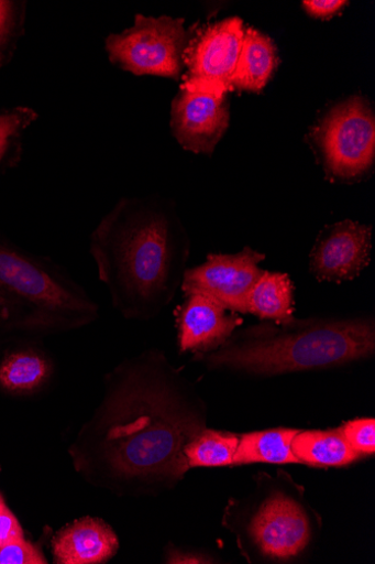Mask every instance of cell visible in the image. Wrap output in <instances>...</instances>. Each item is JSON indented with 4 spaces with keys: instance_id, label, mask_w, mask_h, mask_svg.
Wrapping results in <instances>:
<instances>
[{
    "instance_id": "1",
    "label": "cell",
    "mask_w": 375,
    "mask_h": 564,
    "mask_svg": "<svg viewBox=\"0 0 375 564\" xmlns=\"http://www.w3.org/2000/svg\"><path fill=\"white\" fill-rule=\"evenodd\" d=\"M102 412L112 468L144 487L181 480L189 470L184 449L207 429L205 402L156 350L110 376Z\"/></svg>"
},
{
    "instance_id": "3",
    "label": "cell",
    "mask_w": 375,
    "mask_h": 564,
    "mask_svg": "<svg viewBox=\"0 0 375 564\" xmlns=\"http://www.w3.org/2000/svg\"><path fill=\"white\" fill-rule=\"evenodd\" d=\"M375 354V324L371 317L264 322L238 329L217 350L196 354L209 370L250 377L340 368Z\"/></svg>"
},
{
    "instance_id": "8",
    "label": "cell",
    "mask_w": 375,
    "mask_h": 564,
    "mask_svg": "<svg viewBox=\"0 0 375 564\" xmlns=\"http://www.w3.org/2000/svg\"><path fill=\"white\" fill-rule=\"evenodd\" d=\"M244 24L240 18L207 24L190 31L184 53L180 89L222 98L233 91Z\"/></svg>"
},
{
    "instance_id": "24",
    "label": "cell",
    "mask_w": 375,
    "mask_h": 564,
    "mask_svg": "<svg viewBox=\"0 0 375 564\" xmlns=\"http://www.w3.org/2000/svg\"><path fill=\"white\" fill-rule=\"evenodd\" d=\"M22 538H24L22 527L7 506L0 512V546Z\"/></svg>"
},
{
    "instance_id": "15",
    "label": "cell",
    "mask_w": 375,
    "mask_h": 564,
    "mask_svg": "<svg viewBox=\"0 0 375 564\" xmlns=\"http://www.w3.org/2000/svg\"><path fill=\"white\" fill-rule=\"evenodd\" d=\"M291 449L299 464L321 468L345 467L363 457L346 442L340 429L300 431Z\"/></svg>"
},
{
    "instance_id": "5",
    "label": "cell",
    "mask_w": 375,
    "mask_h": 564,
    "mask_svg": "<svg viewBox=\"0 0 375 564\" xmlns=\"http://www.w3.org/2000/svg\"><path fill=\"white\" fill-rule=\"evenodd\" d=\"M98 311L64 267L0 234V327L65 330L90 323Z\"/></svg>"
},
{
    "instance_id": "17",
    "label": "cell",
    "mask_w": 375,
    "mask_h": 564,
    "mask_svg": "<svg viewBox=\"0 0 375 564\" xmlns=\"http://www.w3.org/2000/svg\"><path fill=\"white\" fill-rule=\"evenodd\" d=\"M299 432V430L284 427L241 435L233 457V466L299 464L291 449L293 441Z\"/></svg>"
},
{
    "instance_id": "21",
    "label": "cell",
    "mask_w": 375,
    "mask_h": 564,
    "mask_svg": "<svg viewBox=\"0 0 375 564\" xmlns=\"http://www.w3.org/2000/svg\"><path fill=\"white\" fill-rule=\"evenodd\" d=\"M27 3L0 0V70L10 65L25 35Z\"/></svg>"
},
{
    "instance_id": "22",
    "label": "cell",
    "mask_w": 375,
    "mask_h": 564,
    "mask_svg": "<svg viewBox=\"0 0 375 564\" xmlns=\"http://www.w3.org/2000/svg\"><path fill=\"white\" fill-rule=\"evenodd\" d=\"M346 442L362 456L375 453V420L357 419L340 427Z\"/></svg>"
},
{
    "instance_id": "14",
    "label": "cell",
    "mask_w": 375,
    "mask_h": 564,
    "mask_svg": "<svg viewBox=\"0 0 375 564\" xmlns=\"http://www.w3.org/2000/svg\"><path fill=\"white\" fill-rule=\"evenodd\" d=\"M278 64L277 47L273 40L255 29H246L232 79L233 88L255 93L262 90Z\"/></svg>"
},
{
    "instance_id": "25",
    "label": "cell",
    "mask_w": 375,
    "mask_h": 564,
    "mask_svg": "<svg viewBox=\"0 0 375 564\" xmlns=\"http://www.w3.org/2000/svg\"><path fill=\"white\" fill-rule=\"evenodd\" d=\"M348 2H341V0H323V2H319V0H306L302 3L306 12L318 19H330L338 14Z\"/></svg>"
},
{
    "instance_id": "9",
    "label": "cell",
    "mask_w": 375,
    "mask_h": 564,
    "mask_svg": "<svg viewBox=\"0 0 375 564\" xmlns=\"http://www.w3.org/2000/svg\"><path fill=\"white\" fill-rule=\"evenodd\" d=\"M265 254L251 247L238 253H209L206 261L185 272L180 290L200 294L235 314H249L251 292L265 272Z\"/></svg>"
},
{
    "instance_id": "7",
    "label": "cell",
    "mask_w": 375,
    "mask_h": 564,
    "mask_svg": "<svg viewBox=\"0 0 375 564\" xmlns=\"http://www.w3.org/2000/svg\"><path fill=\"white\" fill-rule=\"evenodd\" d=\"M328 176L350 181L365 175L375 158V119L368 102L353 96L333 108L313 129Z\"/></svg>"
},
{
    "instance_id": "2",
    "label": "cell",
    "mask_w": 375,
    "mask_h": 564,
    "mask_svg": "<svg viewBox=\"0 0 375 564\" xmlns=\"http://www.w3.org/2000/svg\"><path fill=\"white\" fill-rule=\"evenodd\" d=\"M190 250L176 204L157 195L119 199L89 237L98 280L128 319H151L170 304Z\"/></svg>"
},
{
    "instance_id": "19",
    "label": "cell",
    "mask_w": 375,
    "mask_h": 564,
    "mask_svg": "<svg viewBox=\"0 0 375 564\" xmlns=\"http://www.w3.org/2000/svg\"><path fill=\"white\" fill-rule=\"evenodd\" d=\"M37 119L38 113L29 107L0 109V175L20 164L24 137Z\"/></svg>"
},
{
    "instance_id": "23",
    "label": "cell",
    "mask_w": 375,
    "mask_h": 564,
    "mask_svg": "<svg viewBox=\"0 0 375 564\" xmlns=\"http://www.w3.org/2000/svg\"><path fill=\"white\" fill-rule=\"evenodd\" d=\"M42 553L24 538L0 546V564H46Z\"/></svg>"
},
{
    "instance_id": "11",
    "label": "cell",
    "mask_w": 375,
    "mask_h": 564,
    "mask_svg": "<svg viewBox=\"0 0 375 564\" xmlns=\"http://www.w3.org/2000/svg\"><path fill=\"white\" fill-rule=\"evenodd\" d=\"M230 111L227 96L191 93L179 88L173 100L170 128L187 151L211 155L227 132Z\"/></svg>"
},
{
    "instance_id": "16",
    "label": "cell",
    "mask_w": 375,
    "mask_h": 564,
    "mask_svg": "<svg viewBox=\"0 0 375 564\" xmlns=\"http://www.w3.org/2000/svg\"><path fill=\"white\" fill-rule=\"evenodd\" d=\"M295 285L289 274L265 271L249 300V314L263 322L286 324L295 319Z\"/></svg>"
},
{
    "instance_id": "4",
    "label": "cell",
    "mask_w": 375,
    "mask_h": 564,
    "mask_svg": "<svg viewBox=\"0 0 375 564\" xmlns=\"http://www.w3.org/2000/svg\"><path fill=\"white\" fill-rule=\"evenodd\" d=\"M255 488L232 498L224 510L223 527L234 534L249 563H290L317 542L323 520L310 506L305 488L279 470L275 477L254 476Z\"/></svg>"
},
{
    "instance_id": "12",
    "label": "cell",
    "mask_w": 375,
    "mask_h": 564,
    "mask_svg": "<svg viewBox=\"0 0 375 564\" xmlns=\"http://www.w3.org/2000/svg\"><path fill=\"white\" fill-rule=\"evenodd\" d=\"M177 310L179 349L196 354L219 349L243 324L241 317L200 294H185Z\"/></svg>"
},
{
    "instance_id": "20",
    "label": "cell",
    "mask_w": 375,
    "mask_h": 564,
    "mask_svg": "<svg viewBox=\"0 0 375 564\" xmlns=\"http://www.w3.org/2000/svg\"><path fill=\"white\" fill-rule=\"evenodd\" d=\"M240 436L205 429L185 449L189 469L233 466Z\"/></svg>"
},
{
    "instance_id": "26",
    "label": "cell",
    "mask_w": 375,
    "mask_h": 564,
    "mask_svg": "<svg viewBox=\"0 0 375 564\" xmlns=\"http://www.w3.org/2000/svg\"><path fill=\"white\" fill-rule=\"evenodd\" d=\"M168 563H212L213 560L194 553L172 552L167 558Z\"/></svg>"
},
{
    "instance_id": "13",
    "label": "cell",
    "mask_w": 375,
    "mask_h": 564,
    "mask_svg": "<svg viewBox=\"0 0 375 564\" xmlns=\"http://www.w3.org/2000/svg\"><path fill=\"white\" fill-rule=\"evenodd\" d=\"M118 535L98 519L78 520L53 540V554L59 564H97L109 561L119 551Z\"/></svg>"
},
{
    "instance_id": "27",
    "label": "cell",
    "mask_w": 375,
    "mask_h": 564,
    "mask_svg": "<svg viewBox=\"0 0 375 564\" xmlns=\"http://www.w3.org/2000/svg\"><path fill=\"white\" fill-rule=\"evenodd\" d=\"M5 507H7V503H5L4 499L2 498V496H0V512H2Z\"/></svg>"
},
{
    "instance_id": "6",
    "label": "cell",
    "mask_w": 375,
    "mask_h": 564,
    "mask_svg": "<svg viewBox=\"0 0 375 564\" xmlns=\"http://www.w3.org/2000/svg\"><path fill=\"white\" fill-rule=\"evenodd\" d=\"M190 37L184 19L136 15L133 26L106 37L111 64L136 76L180 79L184 53Z\"/></svg>"
},
{
    "instance_id": "10",
    "label": "cell",
    "mask_w": 375,
    "mask_h": 564,
    "mask_svg": "<svg viewBox=\"0 0 375 564\" xmlns=\"http://www.w3.org/2000/svg\"><path fill=\"white\" fill-rule=\"evenodd\" d=\"M372 228L352 220L326 227L309 258V270L319 282L352 281L370 265Z\"/></svg>"
},
{
    "instance_id": "18",
    "label": "cell",
    "mask_w": 375,
    "mask_h": 564,
    "mask_svg": "<svg viewBox=\"0 0 375 564\" xmlns=\"http://www.w3.org/2000/svg\"><path fill=\"white\" fill-rule=\"evenodd\" d=\"M52 376L47 357L34 349L10 352L0 364V388L13 394L32 393Z\"/></svg>"
}]
</instances>
